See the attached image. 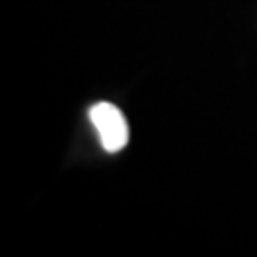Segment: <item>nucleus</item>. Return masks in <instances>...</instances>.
Instances as JSON below:
<instances>
[{
	"label": "nucleus",
	"mask_w": 257,
	"mask_h": 257,
	"mask_svg": "<svg viewBox=\"0 0 257 257\" xmlns=\"http://www.w3.org/2000/svg\"><path fill=\"white\" fill-rule=\"evenodd\" d=\"M90 118L95 126L101 145L107 153H118L126 147L130 139V130L124 114L112 103H97L90 109Z\"/></svg>",
	"instance_id": "nucleus-1"
}]
</instances>
